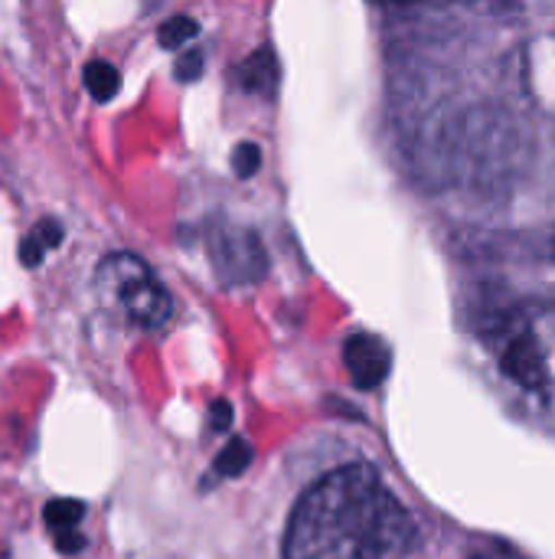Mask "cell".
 <instances>
[{"mask_svg": "<svg viewBox=\"0 0 555 559\" xmlns=\"http://www.w3.org/2000/svg\"><path fill=\"white\" fill-rule=\"evenodd\" d=\"M415 537L409 511L366 462L334 468L291 511L285 559H399Z\"/></svg>", "mask_w": 555, "mask_h": 559, "instance_id": "6da1fadb", "label": "cell"}, {"mask_svg": "<svg viewBox=\"0 0 555 559\" xmlns=\"http://www.w3.org/2000/svg\"><path fill=\"white\" fill-rule=\"evenodd\" d=\"M487 354L514 396L555 423V305L520 301L484 331Z\"/></svg>", "mask_w": 555, "mask_h": 559, "instance_id": "7a4b0ae2", "label": "cell"}, {"mask_svg": "<svg viewBox=\"0 0 555 559\" xmlns=\"http://www.w3.org/2000/svg\"><path fill=\"white\" fill-rule=\"evenodd\" d=\"M98 292L134 324L144 331H157L170 321L173 314V298L170 292L154 278L144 259L131 252H111L101 259L95 272Z\"/></svg>", "mask_w": 555, "mask_h": 559, "instance_id": "3957f363", "label": "cell"}, {"mask_svg": "<svg viewBox=\"0 0 555 559\" xmlns=\"http://www.w3.org/2000/svg\"><path fill=\"white\" fill-rule=\"evenodd\" d=\"M206 246H209L213 272L226 288L255 285L268 275V252L255 229L216 223L206 236Z\"/></svg>", "mask_w": 555, "mask_h": 559, "instance_id": "277c9868", "label": "cell"}, {"mask_svg": "<svg viewBox=\"0 0 555 559\" xmlns=\"http://www.w3.org/2000/svg\"><path fill=\"white\" fill-rule=\"evenodd\" d=\"M343 364L357 390H376L389 370H393V354L389 344L376 334H353L343 344Z\"/></svg>", "mask_w": 555, "mask_h": 559, "instance_id": "5b68a950", "label": "cell"}, {"mask_svg": "<svg viewBox=\"0 0 555 559\" xmlns=\"http://www.w3.org/2000/svg\"><path fill=\"white\" fill-rule=\"evenodd\" d=\"M278 75H281V66H278V56L272 46H258L252 56H245L236 69V85L245 92V95H258V98H268L275 95L278 88Z\"/></svg>", "mask_w": 555, "mask_h": 559, "instance_id": "8992f818", "label": "cell"}, {"mask_svg": "<svg viewBox=\"0 0 555 559\" xmlns=\"http://www.w3.org/2000/svg\"><path fill=\"white\" fill-rule=\"evenodd\" d=\"M85 79V88L95 102H111L121 88V72L118 66H111L108 59H92L82 72Z\"/></svg>", "mask_w": 555, "mask_h": 559, "instance_id": "52a82bcc", "label": "cell"}, {"mask_svg": "<svg viewBox=\"0 0 555 559\" xmlns=\"http://www.w3.org/2000/svg\"><path fill=\"white\" fill-rule=\"evenodd\" d=\"M252 459H255L252 442H249V439H242V436H236V439H229V442L222 445V452L216 455L213 472H216V478H239V475H245V472H249Z\"/></svg>", "mask_w": 555, "mask_h": 559, "instance_id": "ba28073f", "label": "cell"}, {"mask_svg": "<svg viewBox=\"0 0 555 559\" xmlns=\"http://www.w3.org/2000/svg\"><path fill=\"white\" fill-rule=\"evenodd\" d=\"M85 518V504L82 501H72V498H56L43 508V524L49 527V534H59V531H75Z\"/></svg>", "mask_w": 555, "mask_h": 559, "instance_id": "9c48e42d", "label": "cell"}, {"mask_svg": "<svg viewBox=\"0 0 555 559\" xmlns=\"http://www.w3.org/2000/svg\"><path fill=\"white\" fill-rule=\"evenodd\" d=\"M193 36H200V23L186 13H177V16H167L157 29V43L164 49H183Z\"/></svg>", "mask_w": 555, "mask_h": 559, "instance_id": "30bf717a", "label": "cell"}, {"mask_svg": "<svg viewBox=\"0 0 555 559\" xmlns=\"http://www.w3.org/2000/svg\"><path fill=\"white\" fill-rule=\"evenodd\" d=\"M262 170V147L255 141H239L232 147V174L239 180H252Z\"/></svg>", "mask_w": 555, "mask_h": 559, "instance_id": "8fae6325", "label": "cell"}, {"mask_svg": "<svg viewBox=\"0 0 555 559\" xmlns=\"http://www.w3.org/2000/svg\"><path fill=\"white\" fill-rule=\"evenodd\" d=\"M203 69H206V59H203L200 49H186V52H180L177 62H173L177 82H196V79L203 75Z\"/></svg>", "mask_w": 555, "mask_h": 559, "instance_id": "7c38bea8", "label": "cell"}, {"mask_svg": "<svg viewBox=\"0 0 555 559\" xmlns=\"http://www.w3.org/2000/svg\"><path fill=\"white\" fill-rule=\"evenodd\" d=\"M29 236L49 252V249H56V246H62V236H65V229H62V223L56 219V216H43L33 229H29Z\"/></svg>", "mask_w": 555, "mask_h": 559, "instance_id": "4fadbf2b", "label": "cell"}, {"mask_svg": "<svg viewBox=\"0 0 555 559\" xmlns=\"http://www.w3.org/2000/svg\"><path fill=\"white\" fill-rule=\"evenodd\" d=\"M232 419H236V413H232V403H229V400H216V403L209 406V429H213V432L232 429Z\"/></svg>", "mask_w": 555, "mask_h": 559, "instance_id": "5bb4252c", "label": "cell"}, {"mask_svg": "<svg viewBox=\"0 0 555 559\" xmlns=\"http://www.w3.org/2000/svg\"><path fill=\"white\" fill-rule=\"evenodd\" d=\"M52 544H56V550H59L62 557H75V554L85 550V537L79 534V527H75V531H59V534H52Z\"/></svg>", "mask_w": 555, "mask_h": 559, "instance_id": "9a60e30c", "label": "cell"}, {"mask_svg": "<svg viewBox=\"0 0 555 559\" xmlns=\"http://www.w3.org/2000/svg\"><path fill=\"white\" fill-rule=\"evenodd\" d=\"M43 255H46V249L26 233L23 242H20V262H23L26 269H39V265H43Z\"/></svg>", "mask_w": 555, "mask_h": 559, "instance_id": "2e32d148", "label": "cell"}, {"mask_svg": "<svg viewBox=\"0 0 555 559\" xmlns=\"http://www.w3.org/2000/svg\"><path fill=\"white\" fill-rule=\"evenodd\" d=\"M468 559H523V557H520V554H514V550H507V547H500V544H491V547L474 550Z\"/></svg>", "mask_w": 555, "mask_h": 559, "instance_id": "e0dca14e", "label": "cell"}, {"mask_svg": "<svg viewBox=\"0 0 555 559\" xmlns=\"http://www.w3.org/2000/svg\"><path fill=\"white\" fill-rule=\"evenodd\" d=\"M464 3H507L510 7L514 0H464Z\"/></svg>", "mask_w": 555, "mask_h": 559, "instance_id": "ac0fdd59", "label": "cell"}, {"mask_svg": "<svg viewBox=\"0 0 555 559\" xmlns=\"http://www.w3.org/2000/svg\"><path fill=\"white\" fill-rule=\"evenodd\" d=\"M383 3H409V0H383Z\"/></svg>", "mask_w": 555, "mask_h": 559, "instance_id": "d6986e66", "label": "cell"}]
</instances>
